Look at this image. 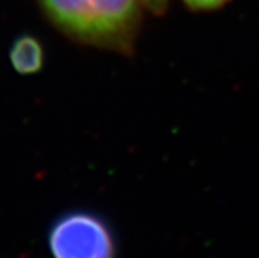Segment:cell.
Segmentation results:
<instances>
[{
    "label": "cell",
    "mask_w": 259,
    "mask_h": 258,
    "mask_svg": "<svg viewBox=\"0 0 259 258\" xmlns=\"http://www.w3.org/2000/svg\"><path fill=\"white\" fill-rule=\"evenodd\" d=\"M45 19L76 44L131 55L143 25V0H37Z\"/></svg>",
    "instance_id": "1"
},
{
    "label": "cell",
    "mask_w": 259,
    "mask_h": 258,
    "mask_svg": "<svg viewBox=\"0 0 259 258\" xmlns=\"http://www.w3.org/2000/svg\"><path fill=\"white\" fill-rule=\"evenodd\" d=\"M53 258H115L116 246L107 223L89 212L61 216L49 233Z\"/></svg>",
    "instance_id": "2"
},
{
    "label": "cell",
    "mask_w": 259,
    "mask_h": 258,
    "mask_svg": "<svg viewBox=\"0 0 259 258\" xmlns=\"http://www.w3.org/2000/svg\"><path fill=\"white\" fill-rule=\"evenodd\" d=\"M45 50L42 42L33 34H20L11 44L10 62L20 75H34L44 67Z\"/></svg>",
    "instance_id": "3"
},
{
    "label": "cell",
    "mask_w": 259,
    "mask_h": 258,
    "mask_svg": "<svg viewBox=\"0 0 259 258\" xmlns=\"http://www.w3.org/2000/svg\"><path fill=\"white\" fill-rule=\"evenodd\" d=\"M231 0H182V4L196 13H211L224 8Z\"/></svg>",
    "instance_id": "4"
},
{
    "label": "cell",
    "mask_w": 259,
    "mask_h": 258,
    "mask_svg": "<svg viewBox=\"0 0 259 258\" xmlns=\"http://www.w3.org/2000/svg\"><path fill=\"white\" fill-rule=\"evenodd\" d=\"M146 10L152 11L154 14H161L164 10L168 8L169 0H143Z\"/></svg>",
    "instance_id": "5"
}]
</instances>
